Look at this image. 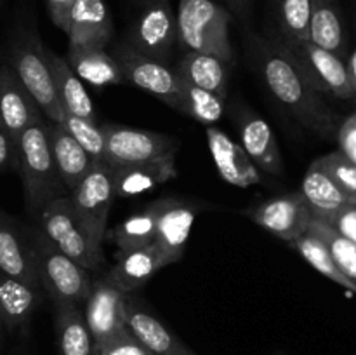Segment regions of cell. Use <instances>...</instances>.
<instances>
[{"label": "cell", "instance_id": "obj_1", "mask_svg": "<svg viewBox=\"0 0 356 355\" xmlns=\"http://www.w3.org/2000/svg\"><path fill=\"white\" fill-rule=\"evenodd\" d=\"M250 54L263 84L285 111L320 138H336L339 117L313 87L280 37L254 35Z\"/></svg>", "mask_w": 356, "mask_h": 355}, {"label": "cell", "instance_id": "obj_2", "mask_svg": "<svg viewBox=\"0 0 356 355\" xmlns=\"http://www.w3.org/2000/svg\"><path fill=\"white\" fill-rule=\"evenodd\" d=\"M17 171L24 198L31 212H40L54 198L68 195L58 173L47 139V120L40 118L24 129L17 139Z\"/></svg>", "mask_w": 356, "mask_h": 355}, {"label": "cell", "instance_id": "obj_3", "mask_svg": "<svg viewBox=\"0 0 356 355\" xmlns=\"http://www.w3.org/2000/svg\"><path fill=\"white\" fill-rule=\"evenodd\" d=\"M177 42L184 52H204L233 61L229 40L232 13L216 0H179Z\"/></svg>", "mask_w": 356, "mask_h": 355}, {"label": "cell", "instance_id": "obj_4", "mask_svg": "<svg viewBox=\"0 0 356 355\" xmlns=\"http://www.w3.org/2000/svg\"><path fill=\"white\" fill-rule=\"evenodd\" d=\"M30 237L40 285L54 306H83L92 287L90 271L61 253L42 230L31 232Z\"/></svg>", "mask_w": 356, "mask_h": 355}, {"label": "cell", "instance_id": "obj_5", "mask_svg": "<svg viewBox=\"0 0 356 355\" xmlns=\"http://www.w3.org/2000/svg\"><path fill=\"white\" fill-rule=\"evenodd\" d=\"M40 230L61 253L89 271L104 265L103 244H97L73 214L68 195L54 198L38 212Z\"/></svg>", "mask_w": 356, "mask_h": 355}, {"label": "cell", "instance_id": "obj_6", "mask_svg": "<svg viewBox=\"0 0 356 355\" xmlns=\"http://www.w3.org/2000/svg\"><path fill=\"white\" fill-rule=\"evenodd\" d=\"M10 68L16 73L24 89L37 101L47 120L61 124L63 111L47 61V49L37 37H24L14 44L10 51Z\"/></svg>", "mask_w": 356, "mask_h": 355}, {"label": "cell", "instance_id": "obj_7", "mask_svg": "<svg viewBox=\"0 0 356 355\" xmlns=\"http://www.w3.org/2000/svg\"><path fill=\"white\" fill-rule=\"evenodd\" d=\"M177 42V21L170 0H136L129 42L141 54L163 61Z\"/></svg>", "mask_w": 356, "mask_h": 355}, {"label": "cell", "instance_id": "obj_8", "mask_svg": "<svg viewBox=\"0 0 356 355\" xmlns=\"http://www.w3.org/2000/svg\"><path fill=\"white\" fill-rule=\"evenodd\" d=\"M111 56L120 66L125 82L141 87L143 90L177 110L183 93V79L177 70L170 68L160 59L141 54L129 44L117 45Z\"/></svg>", "mask_w": 356, "mask_h": 355}, {"label": "cell", "instance_id": "obj_9", "mask_svg": "<svg viewBox=\"0 0 356 355\" xmlns=\"http://www.w3.org/2000/svg\"><path fill=\"white\" fill-rule=\"evenodd\" d=\"M73 214L97 244L104 242L115 191L111 167L106 162H94L79 187L68 195Z\"/></svg>", "mask_w": 356, "mask_h": 355}, {"label": "cell", "instance_id": "obj_10", "mask_svg": "<svg viewBox=\"0 0 356 355\" xmlns=\"http://www.w3.org/2000/svg\"><path fill=\"white\" fill-rule=\"evenodd\" d=\"M104 134V162L110 167L129 166L177 152V141L169 134L118 124L101 125Z\"/></svg>", "mask_w": 356, "mask_h": 355}, {"label": "cell", "instance_id": "obj_11", "mask_svg": "<svg viewBox=\"0 0 356 355\" xmlns=\"http://www.w3.org/2000/svg\"><path fill=\"white\" fill-rule=\"evenodd\" d=\"M285 45L320 94H332L337 100L355 101L353 86H351L350 73L346 68V59L313 44L312 40Z\"/></svg>", "mask_w": 356, "mask_h": 355}, {"label": "cell", "instance_id": "obj_12", "mask_svg": "<svg viewBox=\"0 0 356 355\" xmlns=\"http://www.w3.org/2000/svg\"><path fill=\"white\" fill-rule=\"evenodd\" d=\"M243 214L278 239L292 242L309 228L313 214L301 191L271 197L245 209Z\"/></svg>", "mask_w": 356, "mask_h": 355}, {"label": "cell", "instance_id": "obj_13", "mask_svg": "<svg viewBox=\"0 0 356 355\" xmlns=\"http://www.w3.org/2000/svg\"><path fill=\"white\" fill-rule=\"evenodd\" d=\"M127 292L120 291L104 275L92 281V287L82 308L96 348L127 329Z\"/></svg>", "mask_w": 356, "mask_h": 355}, {"label": "cell", "instance_id": "obj_14", "mask_svg": "<svg viewBox=\"0 0 356 355\" xmlns=\"http://www.w3.org/2000/svg\"><path fill=\"white\" fill-rule=\"evenodd\" d=\"M156 204V230L155 244L165 256L167 263L172 265L183 258L197 218L198 205L193 202L176 197H165L155 200Z\"/></svg>", "mask_w": 356, "mask_h": 355}, {"label": "cell", "instance_id": "obj_15", "mask_svg": "<svg viewBox=\"0 0 356 355\" xmlns=\"http://www.w3.org/2000/svg\"><path fill=\"white\" fill-rule=\"evenodd\" d=\"M205 134L216 169L226 183L238 188H249L263 183L261 171L250 160L240 143L229 138L218 125H207Z\"/></svg>", "mask_w": 356, "mask_h": 355}, {"label": "cell", "instance_id": "obj_16", "mask_svg": "<svg viewBox=\"0 0 356 355\" xmlns=\"http://www.w3.org/2000/svg\"><path fill=\"white\" fill-rule=\"evenodd\" d=\"M236 125H238L240 145L245 150L257 169L271 176L284 174V159L277 134L263 117L247 108L236 111Z\"/></svg>", "mask_w": 356, "mask_h": 355}, {"label": "cell", "instance_id": "obj_17", "mask_svg": "<svg viewBox=\"0 0 356 355\" xmlns=\"http://www.w3.org/2000/svg\"><path fill=\"white\" fill-rule=\"evenodd\" d=\"M0 271L26 284L40 287V278L35 265L31 237L0 211Z\"/></svg>", "mask_w": 356, "mask_h": 355}, {"label": "cell", "instance_id": "obj_18", "mask_svg": "<svg viewBox=\"0 0 356 355\" xmlns=\"http://www.w3.org/2000/svg\"><path fill=\"white\" fill-rule=\"evenodd\" d=\"M42 110L9 65L0 66V120L17 145L19 134L40 120Z\"/></svg>", "mask_w": 356, "mask_h": 355}, {"label": "cell", "instance_id": "obj_19", "mask_svg": "<svg viewBox=\"0 0 356 355\" xmlns=\"http://www.w3.org/2000/svg\"><path fill=\"white\" fill-rule=\"evenodd\" d=\"M66 37L68 47L106 49L113 37V21L104 0H75Z\"/></svg>", "mask_w": 356, "mask_h": 355}, {"label": "cell", "instance_id": "obj_20", "mask_svg": "<svg viewBox=\"0 0 356 355\" xmlns=\"http://www.w3.org/2000/svg\"><path fill=\"white\" fill-rule=\"evenodd\" d=\"M176 153H167L146 162L111 167L115 197H136L177 178Z\"/></svg>", "mask_w": 356, "mask_h": 355}, {"label": "cell", "instance_id": "obj_21", "mask_svg": "<svg viewBox=\"0 0 356 355\" xmlns=\"http://www.w3.org/2000/svg\"><path fill=\"white\" fill-rule=\"evenodd\" d=\"M125 322L127 329L152 352L153 355H197L188 348L176 334L163 326L141 301L127 296L125 306Z\"/></svg>", "mask_w": 356, "mask_h": 355}, {"label": "cell", "instance_id": "obj_22", "mask_svg": "<svg viewBox=\"0 0 356 355\" xmlns=\"http://www.w3.org/2000/svg\"><path fill=\"white\" fill-rule=\"evenodd\" d=\"M167 265L169 263L159 247L149 244L146 247L115 254V265L104 274V277L120 291L131 294Z\"/></svg>", "mask_w": 356, "mask_h": 355}, {"label": "cell", "instance_id": "obj_23", "mask_svg": "<svg viewBox=\"0 0 356 355\" xmlns=\"http://www.w3.org/2000/svg\"><path fill=\"white\" fill-rule=\"evenodd\" d=\"M47 139L52 159H54L59 176H61L66 191L70 195L79 187L83 176L89 173L94 160L79 145V141L58 122L47 120Z\"/></svg>", "mask_w": 356, "mask_h": 355}, {"label": "cell", "instance_id": "obj_24", "mask_svg": "<svg viewBox=\"0 0 356 355\" xmlns=\"http://www.w3.org/2000/svg\"><path fill=\"white\" fill-rule=\"evenodd\" d=\"M309 40L346 59V31L339 0H309Z\"/></svg>", "mask_w": 356, "mask_h": 355}, {"label": "cell", "instance_id": "obj_25", "mask_svg": "<svg viewBox=\"0 0 356 355\" xmlns=\"http://www.w3.org/2000/svg\"><path fill=\"white\" fill-rule=\"evenodd\" d=\"M66 63L82 82L96 87L124 84V73L106 49L97 47H68Z\"/></svg>", "mask_w": 356, "mask_h": 355}, {"label": "cell", "instance_id": "obj_26", "mask_svg": "<svg viewBox=\"0 0 356 355\" xmlns=\"http://www.w3.org/2000/svg\"><path fill=\"white\" fill-rule=\"evenodd\" d=\"M40 287L9 277L0 271V315L9 329H19L30 322L40 305Z\"/></svg>", "mask_w": 356, "mask_h": 355}, {"label": "cell", "instance_id": "obj_27", "mask_svg": "<svg viewBox=\"0 0 356 355\" xmlns=\"http://www.w3.org/2000/svg\"><path fill=\"white\" fill-rule=\"evenodd\" d=\"M299 191L308 202L312 214H325L344 205L356 204V195L343 190L315 160L306 171Z\"/></svg>", "mask_w": 356, "mask_h": 355}, {"label": "cell", "instance_id": "obj_28", "mask_svg": "<svg viewBox=\"0 0 356 355\" xmlns=\"http://www.w3.org/2000/svg\"><path fill=\"white\" fill-rule=\"evenodd\" d=\"M47 61L49 66H51L52 80H54L56 93H58L63 111L79 115V117L83 118H92L94 120L92 100L87 94L82 80L70 68L66 59L47 49Z\"/></svg>", "mask_w": 356, "mask_h": 355}, {"label": "cell", "instance_id": "obj_29", "mask_svg": "<svg viewBox=\"0 0 356 355\" xmlns=\"http://www.w3.org/2000/svg\"><path fill=\"white\" fill-rule=\"evenodd\" d=\"M228 65L225 59L204 52H184L177 73L184 82L226 97L228 94Z\"/></svg>", "mask_w": 356, "mask_h": 355}, {"label": "cell", "instance_id": "obj_30", "mask_svg": "<svg viewBox=\"0 0 356 355\" xmlns=\"http://www.w3.org/2000/svg\"><path fill=\"white\" fill-rule=\"evenodd\" d=\"M56 334L59 355H96L82 306H56Z\"/></svg>", "mask_w": 356, "mask_h": 355}, {"label": "cell", "instance_id": "obj_31", "mask_svg": "<svg viewBox=\"0 0 356 355\" xmlns=\"http://www.w3.org/2000/svg\"><path fill=\"white\" fill-rule=\"evenodd\" d=\"M156 230V204L146 205L141 211L134 212L111 230H106L104 240L117 247V253L139 249L153 244Z\"/></svg>", "mask_w": 356, "mask_h": 355}, {"label": "cell", "instance_id": "obj_32", "mask_svg": "<svg viewBox=\"0 0 356 355\" xmlns=\"http://www.w3.org/2000/svg\"><path fill=\"white\" fill-rule=\"evenodd\" d=\"M292 246V249L298 251L316 271L323 275V277L330 278L336 284L343 285L348 291L356 292V285L346 275L341 271V268L337 267L336 260H334L332 253L329 251L327 244L320 239L318 235L312 232V230H306L301 237H298L296 240L289 242Z\"/></svg>", "mask_w": 356, "mask_h": 355}, {"label": "cell", "instance_id": "obj_33", "mask_svg": "<svg viewBox=\"0 0 356 355\" xmlns=\"http://www.w3.org/2000/svg\"><path fill=\"white\" fill-rule=\"evenodd\" d=\"M225 100L226 97H221L219 94L191 86L183 80V93H181L177 111L188 115L207 127V125H216L221 120L222 113H225Z\"/></svg>", "mask_w": 356, "mask_h": 355}, {"label": "cell", "instance_id": "obj_34", "mask_svg": "<svg viewBox=\"0 0 356 355\" xmlns=\"http://www.w3.org/2000/svg\"><path fill=\"white\" fill-rule=\"evenodd\" d=\"M309 0H277L275 17H277L278 37L285 44H298L309 40Z\"/></svg>", "mask_w": 356, "mask_h": 355}, {"label": "cell", "instance_id": "obj_35", "mask_svg": "<svg viewBox=\"0 0 356 355\" xmlns=\"http://www.w3.org/2000/svg\"><path fill=\"white\" fill-rule=\"evenodd\" d=\"M308 230H312L315 235H318L327 244L334 260H336L337 267L356 285V242L343 237L336 230L330 228L329 225H325V223H322L316 218L312 219Z\"/></svg>", "mask_w": 356, "mask_h": 355}, {"label": "cell", "instance_id": "obj_36", "mask_svg": "<svg viewBox=\"0 0 356 355\" xmlns=\"http://www.w3.org/2000/svg\"><path fill=\"white\" fill-rule=\"evenodd\" d=\"M61 125L79 141V145L89 153L94 162H104V134L96 120L65 111Z\"/></svg>", "mask_w": 356, "mask_h": 355}, {"label": "cell", "instance_id": "obj_37", "mask_svg": "<svg viewBox=\"0 0 356 355\" xmlns=\"http://www.w3.org/2000/svg\"><path fill=\"white\" fill-rule=\"evenodd\" d=\"M343 190L356 195V162L336 150L315 160Z\"/></svg>", "mask_w": 356, "mask_h": 355}, {"label": "cell", "instance_id": "obj_38", "mask_svg": "<svg viewBox=\"0 0 356 355\" xmlns=\"http://www.w3.org/2000/svg\"><path fill=\"white\" fill-rule=\"evenodd\" d=\"M96 355H153L129 329L96 348Z\"/></svg>", "mask_w": 356, "mask_h": 355}, {"label": "cell", "instance_id": "obj_39", "mask_svg": "<svg viewBox=\"0 0 356 355\" xmlns=\"http://www.w3.org/2000/svg\"><path fill=\"white\" fill-rule=\"evenodd\" d=\"M313 218L320 219L337 233L356 242V204L344 205L337 211L325 212V214H313Z\"/></svg>", "mask_w": 356, "mask_h": 355}, {"label": "cell", "instance_id": "obj_40", "mask_svg": "<svg viewBox=\"0 0 356 355\" xmlns=\"http://www.w3.org/2000/svg\"><path fill=\"white\" fill-rule=\"evenodd\" d=\"M336 139L339 145V152H343L344 155L356 162V110L339 122Z\"/></svg>", "mask_w": 356, "mask_h": 355}, {"label": "cell", "instance_id": "obj_41", "mask_svg": "<svg viewBox=\"0 0 356 355\" xmlns=\"http://www.w3.org/2000/svg\"><path fill=\"white\" fill-rule=\"evenodd\" d=\"M9 167L17 169V145L0 120V171Z\"/></svg>", "mask_w": 356, "mask_h": 355}, {"label": "cell", "instance_id": "obj_42", "mask_svg": "<svg viewBox=\"0 0 356 355\" xmlns=\"http://www.w3.org/2000/svg\"><path fill=\"white\" fill-rule=\"evenodd\" d=\"M75 0H47V10L52 23L66 33L68 31L70 14H72Z\"/></svg>", "mask_w": 356, "mask_h": 355}, {"label": "cell", "instance_id": "obj_43", "mask_svg": "<svg viewBox=\"0 0 356 355\" xmlns=\"http://www.w3.org/2000/svg\"><path fill=\"white\" fill-rule=\"evenodd\" d=\"M229 6V9L235 14H238L240 17H245L250 10V0H226Z\"/></svg>", "mask_w": 356, "mask_h": 355}, {"label": "cell", "instance_id": "obj_44", "mask_svg": "<svg viewBox=\"0 0 356 355\" xmlns=\"http://www.w3.org/2000/svg\"><path fill=\"white\" fill-rule=\"evenodd\" d=\"M346 68H348V73H350V80H351V86H353L355 101H356V47L346 56Z\"/></svg>", "mask_w": 356, "mask_h": 355}, {"label": "cell", "instance_id": "obj_45", "mask_svg": "<svg viewBox=\"0 0 356 355\" xmlns=\"http://www.w3.org/2000/svg\"><path fill=\"white\" fill-rule=\"evenodd\" d=\"M0 331H2V315H0Z\"/></svg>", "mask_w": 356, "mask_h": 355}]
</instances>
